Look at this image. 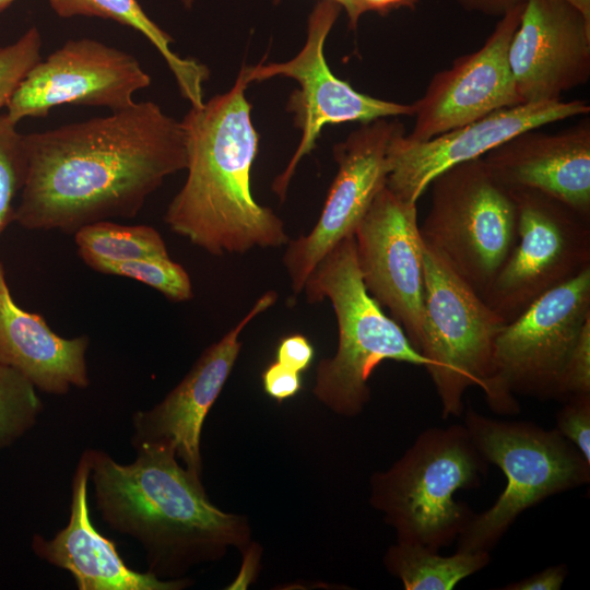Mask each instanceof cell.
Instances as JSON below:
<instances>
[{
  "instance_id": "obj_12",
  "label": "cell",
  "mask_w": 590,
  "mask_h": 590,
  "mask_svg": "<svg viewBox=\"0 0 590 590\" xmlns=\"http://www.w3.org/2000/svg\"><path fill=\"white\" fill-rule=\"evenodd\" d=\"M353 235L358 270L367 292L390 311L418 352L425 271L416 203L402 200L385 186Z\"/></svg>"
},
{
  "instance_id": "obj_7",
  "label": "cell",
  "mask_w": 590,
  "mask_h": 590,
  "mask_svg": "<svg viewBox=\"0 0 590 590\" xmlns=\"http://www.w3.org/2000/svg\"><path fill=\"white\" fill-rule=\"evenodd\" d=\"M429 186L422 239L482 296L517 243L515 201L483 157L446 169Z\"/></svg>"
},
{
  "instance_id": "obj_14",
  "label": "cell",
  "mask_w": 590,
  "mask_h": 590,
  "mask_svg": "<svg viewBox=\"0 0 590 590\" xmlns=\"http://www.w3.org/2000/svg\"><path fill=\"white\" fill-rule=\"evenodd\" d=\"M150 84V75L132 55L91 38L70 39L27 72L5 114L17 123L26 117H45L62 104L118 111L133 105V94Z\"/></svg>"
},
{
  "instance_id": "obj_39",
  "label": "cell",
  "mask_w": 590,
  "mask_h": 590,
  "mask_svg": "<svg viewBox=\"0 0 590 590\" xmlns=\"http://www.w3.org/2000/svg\"><path fill=\"white\" fill-rule=\"evenodd\" d=\"M185 8L190 9L194 0H180Z\"/></svg>"
},
{
  "instance_id": "obj_13",
  "label": "cell",
  "mask_w": 590,
  "mask_h": 590,
  "mask_svg": "<svg viewBox=\"0 0 590 590\" xmlns=\"http://www.w3.org/2000/svg\"><path fill=\"white\" fill-rule=\"evenodd\" d=\"M402 131L404 127L399 120L380 118L363 123L334 145L338 173L321 214L308 234L287 243L283 256L295 295L303 292L308 275L322 258L354 234L375 196L386 186L388 150Z\"/></svg>"
},
{
  "instance_id": "obj_28",
  "label": "cell",
  "mask_w": 590,
  "mask_h": 590,
  "mask_svg": "<svg viewBox=\"0 0 590 590\" xmlns=\"http://www.w3.org/2000/svg\"><path fill=\"white\" fill-rule=\"evenodd\" d=\"M40 50L42 36L35 26L14 43L0 46V109L7 107L20 82L40 60Z\"/></svg>"
},
{
  "instance_id": "obj_20",
  "label": "cell",
  "mask_w": 590,
  "mask_h": 590,
  "mask_svg": "<svg viewBox=\"0 0 590 590\" xmlns=\"http://www.w3.org/2000/svg\"><path fill=\"white\" fill-rule=\"evenodd\" d=\"M90 465L84 453L72 481L70 518L52 539L35 534L31 546L43 560L68 570L80 590H178L184 579H161L151 573L128 567L114 541L93 526L87 504Z\"/></svg>"
},
{
  "instance_id": "obj_36",
  "label": "cell",
  "mask_w": 590,
  "mask_h": 590,
  "mask_svg": "<svg viewBox=\"0 0 590 590\" xmlns=\"http://www.w3.org/2000/svg\"><path fill=\"white\" fill-rule=\"evenodd\" d=\"M279 3L280 0H273ZM342 7L349 19V28L354 31L358 25L359 17L366 12L358 0H331Z\"/></svg>"
},
{
  "instance_id": "obj_35",
  "label": "cell",
  "mask_w": 590,
  "mask_h": 590,
  "mask_svg": "<svg viewBox=\"0 0 590 590\" xmlns=\"http://www.w3.org/2000/svg\"><path fill=\"white\" fill-rule=\"evenodd\" d=\"M366 12L374 11L381 15L400 8L414 9L420 0H358Z\"/></svg>"
},
{
  "instance_id": "obj_32",
  "label": "cell",
  "mask_w": 590,
  "mask_h": 590,
  "mask_svg": "<svg viewBox=\"0 0 590 590\" xmlns=\"http://www.w3.org/2000/svg\"><path fill=\"white\" fill-rule=\"evenodd\" d=\"M314 355V346L299 333L282 338L276 347V362L299 374L310 366Z\"/></svg>"
},
{
  "instance_id": "obj_37",
  "label": "cell",
  "mask_w": 590,
  "mask_h": 590,
  "mask_svg": "<svg viewBox=\"0 0 590 590\" xmlns=\"http://www.w3.org/2000/svg\"><path fill=\"white\" fill-rule=\"evenodd\" d=\"M577 9L587 20L590 21V0H563Z\"/></svg>"
},
{
  "instance_id": "obj_1",
  "label": "cell",
  "mask_w": 590,
  "mask_h": 590,
  "mask_svg": "<svg viewBox=\"0 0 590 590\" xmlns=\"http://www.w3.org/2000/svg\"><path fill=\"white\" fill-rule=\"evenodd\" d=\"M26 170L14 222L74 234L110 217H133L164 179L186 168L180 121L153 102L23 134Z\"/></svg>"
},
{
  "instance_id": "obj_15",
  "label": "cell",
  "mask_w": 590,
  "mask_h": 590,
  "mask_svg": "<svg viewBox=\"0 0 590 590\" xmlns=\"http://www.w3.org/2000/svg\"><path fill=\"white\" fill-rule=\"evenodd\" d=\"M589 113L590 105L583 99L522 103L425 141H409L402 131L388 150L386 186L402 200L416 203L434 178L446 169L483 157L521 132Z\"/></svg>"
},
{
  "instance_id": "obj_9",
  "label": "cell",
  "mask_w": 590,
  "mask_h": 590,
  "mask_svg": "<svg viewBox=\"0 0 590 590\" xmlns=\"http://www.w3.org/2000/svg\"><path fill=\"white\" fill-rule=\"evenodd\" d=\"M589 318L590 268L505 323L495 341L493 375L484 391L493 412L517 414L516 396L557 400L565 364Z\"/></svg>"
},
{
  "instance_id": "obj_25",
  "label": "cell",
  "mask_w": 590,
  "mask_h": 590,
  "mask_svg": "<svg viewBox=\"0 0 590 590\" xmlns=\"http://www.w3.org/2000/svg\"><path fill=\"white\" fill-rule=\"evenodd\" d=\"M42 410L33 384L0 363V449L23 437L36 424Z\"/></svg>"
},
{
  "instance_id": "obj_16",
  "label": "cell",
  "mask_w": 590,
  "mask_h": 590,
  "mask_svg": "<svg viewBox=\"0 0 590 590\" xmlns=\"http://www.w3.org/2000/svg\"><path fill=\"white\" fill-rule=\"evenodd\" d=\"M523 4L499 17L482 47L432 78L424 94L412 104L415 121L412 131L404 134L406 140L425 141L521 104L508 51Z\"/></svg>"
},
{
  "instance_id": "obj_5",
  "label": "cell",
  "mask_w": 590,
  "mask_h": 590,
  "mask_svg": "<svg viewBox=\"0 0 590 590\" xmlns=\"http://www.w3.org/2000/svg\"><path fill=\"white\" fill-rule=\"evenodd\" d=\"M487 468L464 425L430 427L388 470L374 473L370 504L397 541L438 551L458 539L474 514L456 493L479 486Z\"/></svg>"
},
{
  "instance_id": "obj_3",
  "label": "cell",
  "mask_w": 590,
  "mask_h": 590,
  "mask_svg": "<svg viewBox=\"0 0 590 590\" xmlns=\"http://www.w3.org/2000/svg\"><path fill=\"white\" fill-rule=\"evenodd\" d=\"M129 464L102 450L84 452L97 510L113 530L132 536L146 552L149 573L165 580L215 560L231 546L245 547L250 528L208 498L200 475L178 463L162 445L135 448Z\"/></svg>"
},
{
  "instance_id": "obj_2",
  "label": "cell",
  "mask_w": 590,
  "mask_h": 590,
  "mask_svg": "<svg viewBox=\"0 0 590 590\" xmlns=\"http://www.w3.org/2000/svg\"><path fill=\"white\" fill-rule=\"evenodd\" d=\"M248 84L247 67H243L228 92L201 107H190L180 121L187 178L164 221L174 233L213 256L290 241L283 221L251 193L259 134L245 96Z\"/></svg>"
},
{
  "instance_id": "obj_27",
  "label": "cell",
  "mask_w": 590,
  "mask_h": 590,
  "mask_svg": "<svg viewBox=\"0 0 590 590\" xmlns=\"http://www.w3.org/2000/svg\"><path fill=\"white\" fill-rule=\"evenodd\" d=\"M26 170L24 139L7 114H0V237L14 222L15 200Z\"/></svg>"
},
{
  "instance_id": "obj_17",
  "label": "cell",
  "mask_w": 590,
  "mask_h": 590,
  "mask_svg": "<svg viewBox=\"0 0 590 590\" xmlns=\"http://www.w3.org/2000/svg\"><path fill=\"white\" fill-rule=\"evenodd\" d=\"M508 59L521 104L558 101L590 79V21L563 0H526Z\"/></svg>"
},
{
  "instance_id": "obj_33",
  "label": "cell",
  "mask_w": 590,
  "mask_h": 590,
  "mask_svg": "<svg viewBox=\"0 0 590 590\" xmlns=\"http://www.w3.org/2000/svg\"><path fill=\"white\" fill-rule=\"evenodd\" d=\"M566 565L547 567L519 581L505 586V590H559L567 577Z\"/></svg>"
},
{
  "instance_id": "obj_31",
  "label": "cell",
  "mask_w": 590,
  "mask_h": 590,
  "mask_svg": "<svg viewBox=\"0 0 590 590\" xmlns=\"http://www.w3.org/2000/svg\"><path fill=\"white\" fill-rule=\"evenodd\" d=\"M262 385L269 397L282 402L296 396L302 389L300 374L274 362L262 373Z\"/></svg>"
},
{
  "instance_id": "obj_4",
  "label": "cell",
  "mask_w": 590,
  "mask_h": 590,
  "mask_svg": "<svg viewBox=\"0 0 590 590\" xmlns=\"http://www.w3.org/2000/svg\"><path fill=\"white\" fill-rule=\"evenodd\" d=\"M307 302L328 298L334 310L339 340L335 354L316 370L314 393L344 416L359 414L370 399L368 379L384 361L427 367L402 327L388 317L367 292L358 270L354 235L341 240L308 275Z\"/></svg>"
},
{
  "instance_id": "obj_21",
  "label": "cell",
  "mask_w": 590,
  "mask_h": 590,
  "mask_svg": "<svg viewBox=\"0 0 590 590\" xmlns=\"http://www.w3.org/2000/svg\"><path fill=\"white\" fill-rule=\"evenodd\" d=\"M86 335L63 338L38 314L14 300L0 262V363L17 370L36 389L66 394L90 384Z\"/></svg>"
},
{
  "instance_id": "obj_8",
  "label": "cell",
  "mask_w": 590,
  "mask_h": 590,
  "mask_svg": "<svg viewBox=\"0 0 590 590\" xmlns=\"http://www.w3.org/2000/svg\"><path fill=\"white\" fill-rule=\"evenodd\" d=\"M425 296L418 352L441 403V415L460 416L471 387L485 391L493 375L496 338L506 323L423 240Z\"/></svg>"
},
{
  "instance_id": "obj_38",
  "label": "cell",
  "mask_w": 590,
  "mask_h": 590,
  "mask_svg": "<svg viewBox=\"0 0 590 590\" xmlns=\"http://www.w3.org/2000/svg\"><path fill=\"white\" fill-rule=\"evenodd\" d=\"M15 0H0V12L5 10L9 5H11Z\"/></svg>"
},
{
  "instance_id": "obj_30",
  "label": "cell",
  "mask_w": 590,
  "mask_h": 590,
  "mask_svg": "<svg viewBox=\"0 0 590 590\" xmlns=\"http://www.w3.org/2000/svg\"><path fill=\"white\" fill-rule=\"evenodd\" d=\"M556 429L571 442L590 463V394L563 401L556 415Z\"/></svg>"
},
{
  "instance_id": "obj_19",
  "label": "cell",
  "mask_w": 590,
  "mask_h": 590,
  "mask_svg": "<svg viewBox=\"0 0 590 590\" xmlns=\"http://www.w3.org/2000/svg\"><path fill=\"white\" fill-rule=\"evenodd\" d=\"M521 132L483 156L505 188L533 189L590 217V120L555 132Z\"/></svg>"
},
{
  "instance_id": "obj_6",
  "label": "cell",
  "mask_w": 590,
  "mask_h": 590,
  "mask_svg": "<svg viewBox=\"0 0 590 590\" xmlns=\"http://www.w3.org/2000/svg\"><path fill=\"white\" fill-rule=\"evenodd\" d=\"M463 425L485 460L500 468L506 486L491 508L472 515L457 551L489 552L521 512L590 481V463L556 428L489 418L471 406Z\"/></svg>"
},
{
  "instance_id": "obj_22",
  "label": "cell",
  "mask_w": 590,
  "mask_h": 590,
  "mask_svg": "<svg viewBox=\"0 0 590 590\" xmlns=\"http://www.w3.org/2000/svg\"><path fill=\"white\" fill-rule=\"evenodd\" d=\"M61 17L78 15L110 19L144 35L160 51L173 72L180 94L192 107L203 105V83L209 69L192 58H181L170 44L173 38L152 21L137 0H48Z\"/></svg>"
},
{
  "instance_id": "obj_26",
  "label": "cell",
  "mask_w": 590,
  "mask_h": 590,
  "mask_svg": "<svg viewBox=\"0 0 590 590\" xmlns=\"http://www.w3.org/2000/svg\"><path fill=\"white\" fill-rule=\"evenodd\" d=\"M93 270L135 280L174 302L193 296L192 284L185 268L166 257H146L123 262L102 263Z\"/></svg>"
},
{
  "instance_id": "obj_23",
  "label": "cell",
  "mask_w": 590,
  "mask_h": 590,
  "mask_svg": "<svg viewBox=\"0 0 590 590\" xmlns=\"http://www.w3.org/2000/svg\"><path fill=\"white\" fill-rule=\"evenodd\" d=\"M491 562L489 552L457 551L442 556L421 544L397 541L384 558L388 571L405 590H450Z\"/></svg>"
},
{
  "instance_id": "obj_29",
  "label": "cell",
  "mask_w": 590,
  "mask_h": 590,
  "mask_svg": "<svg viewBox=\"0 0 590 590\" xmlns=\"http://www.w3.org/2000/svg\"><path fill=\"white\" fill-rule=\"evenodd\" d=\"M590 394V318L565 364L558 389L559 401L577 396Z\"/></svg>"
},
{
  "instance_id": "obj_11",
  "label": "cell",
  "mask_w": 590,
  "mask_h": 590,
  "mask_svg": "<svg viewBox=\"0 0 590 590\" xmlns=\"http://www.w3.org/2000/svg\"><path fill=\"white\" fill-rule=\"evenodd\" d=\"M342 7L331 0H319L308 16L307 39L303 49L281 63L247 67L249 83L282 75L296 80L286 106L302 130V139L286 168L275 177L272 191L283 201L300 160L311 152L321 130L329 123L370 122L380 118L413 116V107L378 99L355 91L330 70L323 47Z\"/></svg>"
},
{
  "instance_id": "obj_34",
  "label": "cell",
  "mask_w": 590,
  "mask_h": 590,
  "mask_svg": "<svg viewBox=\"0 0 590 590\" xmlns=\"http://www.w3.org/2000/svg\"><path fill=\"white\" fill-rule=\"evenodd\" d=\"M462 9L492 17H502L526 0H455Z\"/></svg>"
},
{
  "instance_id": "obj_10",
  "label": "cell",
  "mask_w": 590,
  "mask_h": 590,
  "mask_svg": "<svg viewBox=\"0 0 590 590\" xmlns=\"http://www.w3.org/2000/svg\"><path fill=\"white\" fill-rule=\"evenodd\" d=\"M508 190L517 208V243L481 296L506 323L590 268V217L543 192Z\"/></svg>"
},
{
  "instance_id": "obj_18",
  "label": "cell",
  "mask_w": 590,
  "mask_h": 590,
  "mask_svg": "<svg viewBox=\"0 0 590 590\" xmlns=\"http://www.w3.org/2000/svg\"><path fill=\"white\" fill-rule=\"evenodd\" d=\"M278 294L266 292L245 317L211 344L185 378L155 406L133 415L132 445H162L172 449L184 467L201 474L202 425L220 396L241 349L239 335L258 315L275 304Z\"/></svg>"
},
{
  "instance_id": "obj_24",
  "label": "cell",
  "mask_w": 590,
  "mask_h": 590,
  "mask_svg": "<svg viewBox=\"0 0 590 590\" xmlns=\"http://www.w3.org/2000/svg\"><path fill=\"white\" fill-rule=\"evenodd\" d=\"M74 240L79 256L92 269L102 263L168 256L165 240L149 225L97 221L80 227Z\"/></svg>"
}]
</instances>
